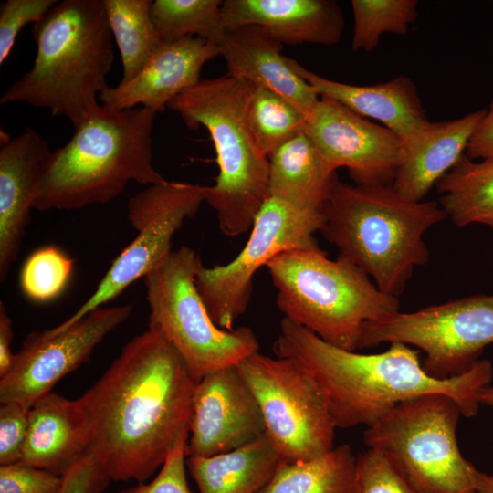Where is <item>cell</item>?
Listing matches in <instances>:
<instances>
[{"mask_svg": "<svg viewBox=\"0 0 493 493\" xmlns=\"http://www.w3.org/2000/svg\"><path fill=\"white\" fill-rule=\"evenodd\" d=\"M197 382L176 349L149 328L79 397L88 427L92 492L109 480L146 481L189 437Z\"/></svg>", "mask_w": 493, "mask_h": 493, "instance_id": "cell-1", "label": "cell"}, {"mask_svg": "<svg viewBox=\"0 0 493 493\" xmlns=\"http://www.w3.org/2000/svg\"><path fill=\"white\" fill-rule=\"evenodd\" d=\"M276 356L302 365L321 389L337 427L374 425L397 404L426 394L452 398L462 416H475L478 393L488 385L492 364L478 360L467 372L438 379L429 375L419 351L392 342L380 353L364 354L331 345L287 318L274 342Z\"/></svg>", "mask_w": 493, "mask_h": 493, "instance_id": "cell-2", "label": "cell"}, {"mask_svg": "<svg viewBox=\"0 0 493 493\" xmlns=\"http://www.w3.org/2000/svg\"><path fill=\"white\" fill-rule=\"evenodd\" d=\"M156 115L144 107H91L68 142L46 160L33 209H80L110 202L130 182L148 186L164 182L152 165Z\"/></svg>", "mask_w": 493, "mask_h": 493, "instance_id": "cell-3", "label": "cell"}, {"mask_svg": "<svg viewBox=\"0 0 493 493\" xmlns=\"http://www.w3.org/2000/svg\"><path fill=\"white\" fill-rule=\"evenodd\" d=\"M322 236L370 278L398 298L414 267L429 261L425 233L447 215L439 202L408 200L392 185L337 181L322 207Z\"/></svg>", "mask_w": 493, "mask_h": 493, "instance_id": "cell-4", "label": "cell"}, {"mask_svg": "<svg viewBox=\"0 0 493 493\" xmlns=\"http://www.w3.org/2000/svg\"><path fill=\"white\" fill-rule=\"evenodd\" d=\"M37 55L0 104L25 102L66 118L74 128L109 86L114 52L103 0L58 2L32 26Z\"/></svg>", "mask_w": 493, "mask_h": 493, "instance_id": "cell-5", "label": "cell"}, {"mask_svg": "<svg viewBox=\"0 0 493 493\" xmlns=\"http://www.w3.org/2000/svg\"><path fill=\"white\" fill-rule=\"evenodd\" d=\"M250 89V82L226 74L200 80L167 106L187 128L203 126L210 134L219 173L203 192L227 236L251 230L268 197V158L257 148L247 122Z\"/></svg>", "mask_w": 493, "mask_h": 493, "instance_id": "cell-6", "label": "cell"}, {"mask_svg": "<svg viewBox=\"0 0 493 493\" xmlns=\"http://www.w3.org/2000/svg\"><path fill=\"white\" fill-rule=\"evenodd\" d=\"M266 267L284 318L344 350H359L365 324L400 311L398 298L348 259H330L318 245L285 251Z\"/></svg>", "mask_w": 493, "mask_h": 493, "instance_id": "cell-7", "label": "cell"}, {"mask_svg": "<svg viewBox=\"0 0 493 493\" xmlns=\"http://www.w3.org/2000/svg\"><path fill=\"white\" fill-rule=\"evenodd\" d=\"M450 397L432 393L401 403L374 425L363 441L382 453L419 493H477V468L461 454V416Z\"/></svg>", "mask_w": 493, "mask_h": 493, "instance_id": "cell-8", "label": "cell"}, {"mask_svg": "<svg viewBox=\"0 0 493 493\" xmlns=\"http://www.w3.org/2000/svg\"><path fill=\"white\" fill-rule=\"evenodd\" d=\"M202 265L194 250L184 246L144 277L149 328L176 349L197 383L259 349L249 327L225 330L214 322L196 287Z\"/></svg>", "mask_w": 493, "mask_h": 493, "instance_id": "cell-9", "label": "cell"}, {"mask_svg": "<svg viewBox=\"0 0 493 493\" xmlns=\"http://www.w3.org/2000/svg\"><path fill=\"white\" fill-rule=\"evenodd\" d=\"M236 367L257 401L266 436L282 461L308 460L334 447L337 426L327 400L302 365L257 352Z\"/></svg>", "mask_w": 493, "mask_h": 493, "instance_id": "cell-10", "label": "cell"}, {"mask_svg": "<svg viewBox=\"0 0 493 493\" xmlns=\"http://www.w3.org/2000/svg\"><path fill=\"white\" fill-rule=\"evenodd\" d=\"M401 342L421 350L424 370L446 379L467 372L493 343V294L473 295L365 324L359 350Z\"/></svg>", "mask_w": 493, "mask_h": 493, "instance_id": "cell-11", "label": "cell"}, {"mask_svg": "<svg viewBox=\"0 0 493 493\" xmlns=\"http://www.w3.org/2000/svg\"><path fill=\"white\" fill-rule=\"evenodd\" d=\"M323 219L322 211L301 210L268 196L238 255L225 265H202L196 274L197 289L214 322L233 330L247 309L257 271L285 251L318 245L314 234Z\"/></svg>", "mask_w": 493, "mask_h": 493, "instance_id": "cell-12", "label": "cell"}, {"mask_svg": "<svg viewBox=\"0 0 493 493\" xmlns=\"http://www.w3.org/2000/svg\"><path fill=\"white\" fill-rule=\"evenodd\" d=\"M205 202L203 186L167 181L147 186L127 205L136 237L115 258L91 296L66 320L63 330L114 299L127 287L160 266L173 252L172 240L184 222Z\"/></svg>", "mask_w": 493, "mask_h": 493, "instance_id": "cell-13", "label": "cell"}, {"mask_svg": "<svg viewBox=\"0 0 493 493\" xmlns=\"http://www.w3.org/2000/svg\"><path fill=\"white\" fill-rule=\"evenodd\" d=\"M125 304L96 309L63 330L33 332L0 380V402L31 407L64 376L86 362L96 346L131 315Z\"/></svg>", "mask_w": 493, "mask_h": 493, "instance_id": "cell-14", "label": "cell"}, {"mask_svg": "<svg viewBox=\"0 0 493 493\" xmlns=\"http://www.w3.org/2000/svg\"><path fill=\"white\" fill-rule=\"evenodd\" d=\"M307 134L333 169H348L359 185H393L404 140L393 131L320 97L308 119Z\"/></svg>", "mask_w": 493, "mask_h": 493, "instance_id": "cell-15", "label": "cell"}, {"mask_svg": "<svg viewBox=\"0 0 493 493\" xmlns=\"http://www.w3.org/2000/svg\"><path fill=\"white\" fill-rule=\"evenodd\" d=\"M265 435L257 401L236 366L208 373L196 383L186 444L188 457L226 453Z\"/></svg>", "mask_w": 493, "mask_h": 493, "instance_id": "cell-16", "label": "cell"}, {"mask_svg": "<svg viewBox=\"0 0 493 493\" xmlns=\"http://www.w3.org/2000/svg\"><path fill=\"white\" fill-rule=\"evenodd\" d=\"M218 56L215 43L198 37L163 42L130 81L108 86L99 101L120 110L144 107L158 113L198 83L204 65Z\"/></svg>", "mask_w": 493, "mask_h": 493, "instance_id": "cell-17", "label": "cell"}, {"mask_svg": "<svg viewBox=\"0 0 493 493\" xmlns=\"http://www.w3.org/2000/svg\"><path fill=\"white\" fill-rule=\"evenodd\" d=\"M48 143L34 129L11 139L1 130L0 146V278L5 281L16 260Z\"/></svg>", "mask_w": 493, "mask_h": 493, "instance_id": "cell-18", "label": "cell"}, {"mask_svg": "<svg viewBox=\"0 0 493 493\" xmlns=\"http://www.w3.org/2000/svg\"><path fill=\"white\" fill-rule=\"evenodd\" d=\"M221 14L225 30L259 26L283 45L332 46L344 29L341 9L332 0H226Z\"/></svg>", "mask_w": 493, "mask_h": 493, "instance_id": "cell-19", "label": "cell"}, {"mask_svg": "<svg viewBox=\"0 0 493 493\" xmlns=\"http://www.w3.org/2000/svg\"><path fill=\"white\" fill-rule=\"evenodd\" d=\"M227 74L282 96L309 119L320 97L298 75L281 54L283 44L255 25L226 30L218 40Z\"/></svg>", "mask_w": 493, "mask_h": 493, "instance_id": "cell-20", "label": "cell"}, {"mask_svg": "<svg viewBox=\"0 0 493 493\" xmlns=\"http://www.w3.org/2000/svg\"><path fill=\"white\" fill-rule=\"evenodd\" d=\"M485 113L482 110L453 121H429L404 140L393 188L408 200L423 201L465 154Z\"/></svg>", "mask_w": 493, "mask_h": 493, "instance_id": "cell-21", "label": "cell"}, {"mask_svg": "<svg viewBox=\"0 0 493 493\" xmlns=\"http://www.w3.org/2000/svg\"><path fill=\"white\" fill-rule=\"evenodd\" d=\"M287 61L320 97L332 99L362 117L381 121L404 141L430 121L416 85L406 76L375 85H351L320 76L288 57Z\"/></svg>", "mask_w": 493, "mask_h": 493, "instance_id": "cell-22", "label": "cell"}, {"mask_svg": "<svg viewBox=\"0 0 493 493\" xmlns=\"http://www.w3.org/2000/svg\"><path fill=\"white\" fill-rule=\"evenodd\" d=\"M88 427L79 400L48 393L29 411L20 463L62 477L86 456Z\"/></svg>", "mask_w": 493, "mask_h": 493, "instance_id": "cell-23", "label": "cell"}, {"mask_svg": "<svg viewBox=\"0 0 493 493\" xmlns=\"http://www.w3.org/2000/svg\"><path fill=\"white\" fill-rule=\"evenodd\" d=\"M268 196L299 209L322 211L338 176L303 132L268 156Z\"/></svg>", "mask_w": 493, "mask_h": 493, "instance_id": "cell-24", "label": "cell"}, {"mask_svg": "<svg viewBox=\"0 0 493 493\" xmlns=\"http://www.w3.org/2000/svg\"><path fill=\"white\" fill-rule=\"evenodd\" d=\"M281 458L266 436L240 448L207 457H188L199 493H258Z\"/></svg>", "mask_w": 493, "mask_h": 493, "instance_id": "cell-25", "label": "cell"}, {"mask_svg": "<svg viewBox=\"0 0 493 493\" xmlns=\"http://www.w3.org/2000/svg\"><path fill=\"white\" fill-rule=\"evenodd\" d=\"M435 187L440 205L456 226L481 224L493 232V157L474 162L463 154Z\"/></svg>", "mask_w": 493, "mask_h": 493, "instance_id": "cell-26", "label": "cell"}, {"mask_svg": "<svg viewBox=\"0 0 493 493\" xmlns=\"http://www.w3.org/2000/svg\"><path fill=\"white\" fill-rule=\"evenodd\" d=\"M356 457L347 444L316 457L280 461L258 493H356Z\"/></svg>", "mask_w": 493, "mask_h": 493, "instance_id": "cell-27", "label": "cell"}, {"mask_svg": "<svg viewBox=\"0 0 493 493\" xmlns=\"http://www.w3.org/2000/svg\"><path fill=\"white\" fill-rule=\"evenodd\" d=\"M112 37L121 58V83L130 81L163 41L151 16L150 0H103Z\"/></svg>", "mask_w": 493, "mask_h": 493, "instance_id": "cell-28", "label": "cell"}, {"mask_svg": "<svg viewBox=\"0 0 493 493\" xmlns=\"http://www.w3.org/2000/svg\"><path fill=\"white\" fill-rule=\"evenodd\" d=\"M246 114L257 146L267 158L307 131L308 117L299 109L272 90L253 84Z\"/></svg>", "mask_w": 493, "mask_h": 493, "instance_id": "cell-29", "label": "cell"}, {"mask_svg": "<svg viewBox=\"0 0 493 493\" xmlns=\"http://www.w3.org/2000/svg\"><path fill=\"white\" fill-rule=\"evenodd\" d=\"M222 4L219 0H155L151 16L163 42L198 37L216 45L226 31Z\"/></svg>", "mask_w": 493, "mask_h": 493, "instance_id": "cell-30", "label": "cell"}, {"mask_svg": "<svg viewBox=\"0 0 493 493\" xmlns=\"http://www.w3.org/2000/svg\"><path fill=\"white\" fill-rule=\"evenodd\" d=\"M353 50L372 51L383 33L404 35L417 17V0H352Z\"/></svg>", "mask_w": 493, "mask_h": 493, "instance_id": "cell-31", "label": "cell"}, {"mask_svg": "<svg viewBox=\"0 0 493 493\" xmlns=\"http://www.w3.org/2000/svg\"><path fill=\"white\" fill-rule=\"evenodd\" d=\"M73 268V261L53 246H43L32 253L23 265L20 286L28 298L47 301L59 295L66 287Z\"/></svg>", "mask_w": 493, "mask_h": 493, "instance_id": "cell-32", "label": "cell"}, {"mask_svg": "<svg viewBox=\"0 0 493 493\" xmlns=\"http://www.w3.org/2000/svg\"><path fill=\"white\" fill-rule=\"evenodd\" d=\"M356 493H419L379 451L368 448L356 458Z\"/></svg>", "mask_w": 493, "mask_h": 493, "instance_id": "cell-33", "label": "cell"}, {"mask_svg": "<svg viewBox=\"0 0 493 493\" xmlns=\"http://www.w3.org/2000/svg\"><path fill=\"white\" fill-rule=\"evenodd\" d=\"M58 3L56 0H7L0 5V64L10 55L21 29L37 23Z\"/></svg>", "mask_w": 493, "mask_h": 493, "instance_id": "cell-34", "label": "cell"}, {"mask_svg": "<svg viewBox=\"0 0 493 493\" xmlns=\"http://www.w3.org/2000/svg\"><path fill=\"white\" fill-rule=\"evenodd\" d=\"M30 408L16 402L1 403L0 463H19L26 439Z\"/></svg>", "mask_w": 493, "mask_h": 493, "instance_id": "cell-35", "label": "cell"}, {"mask_svg": "<svg viewBox=\"0 0 493 493\" xmlns=\"http://www.w3.org/2000/svg\"><path fill=\"white\" fill-rule=\"evenodd\" d=\"M62 477L23 463L1 466L0 493H60Z\"/></svg>", "mask_w": 493, "mask_h": 493, "instance_id": "cell-36", "label": "cell"}, {"mask_svg": "<svg viewBox=\"0 0 493 493\" xmlns=\"http://www.w3.org/2000/svg\"><path fill=\"white\" fill-rule=\"evenodd\" d=\"M187 441L184 438L173 448L150 483H139L119 493H191L185 475Z\"/></svg>", "mask_w": 493, "mask_h": 493, "instance_id": "cell-37", "label": "cell"}, {"mask_svg": "<svg viewBox=\"0 0 493 493\" xmlns=\"http://www.w3.org/2000/svg\"><path fill=\"white\" fill-rule=\"evenodd\" d=\"M465 154L473 160L493 157V102L472 134Z\"/></svg>", "mask_w": 493, "mask_h": 493, "instance_id": "cell-38", "label": "cell"}, {"mask_svg": "<svg viewBox=\"0 0 493 493\" xmlns=\"http://www.w3.org/2000/svg\"><path fill=\"white\" fill-rule=\"evenodd\" d=\"M95 468L88 456L78 460L62 476L60 493H92Z\"/></svg>", "mask_w": 493, "mask_h": 493, "instance_id": "cell-39", "label": "cell"}, {"mask_svg": "<svg viewBox=\"0 0 493 493\" xmlns=\"http://www.w3.org/2000/svg\"><path fill=\"white\" fill-rule=\"evenodd\" d=\"M13 339L12 320L3 302L0 303V378L11 370L16 354L11 351Z\"/></svg>", "mask_w": 493, "mask_h": 493, "instance_id": "cell-40", "label": "cell"}, {"mask_svg": "<svg viewBox=\"0 0 493 493\" xmlns=\"http://www.w3.org/2000/svg\"><path fill=\"white\" fill-rule=\"evenodd\" d=\"M476 491L477 493H493V473L488 474L477 469Z\"/></svg>", "mask_w": 493, "mask_h": 493, "instance_id": "cell-41", "label": "cell"}, {"mask_svg": "<svg viewBox=\"0 0 493 493\" xmlns=\"http://www.w3.org/2000/svg\"><path fill=\"white\" fill-rule=\"evenodd\" d=\"M478 399L480 404L493 408V387L489 385L483 387L478 393Z\"/></svg>", "mask_w": 493, "mask_h": 493, "instance_id": "cell-42", "label": "cell"}]
</instances>
